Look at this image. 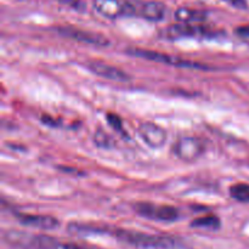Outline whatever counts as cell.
<instances>
[{
  "label": "cell",
  "mask_w": 249,
  "mask_h": 249,
  "mask_svg": "<svg viewBox=\"0 0 249 249\" xmlns=\"http://www.w3.org/2000/svg\"><path fill=\"white\" fill-rule=\"evenodd\" d=\"M175 18L181 23H192V22H203L207 18V12L190 7H180L175 11Z\"/></svg>",
  "instance_id": "12"
},
{
  "label": "cell",
  "mask_w": 249,
  "mask_h": 249,
  "mask_svg": "<svg viewBox=\"0 0 249 249\" xmlns=\"http://www.w3.org/2000/svg\"><path fill=\"white\" fill-rule=\"evenodd\" d=\"M72 232L84 233H100V235H108L117 240L125 242L128 245L135 246L139 248H153V249H170L177 246V241L169 236L150 235V233L139 232V231L124 230L119 228L111 226H97L90 224H77L73 223L70 225Z\"/></svg>",
  "instance_id": "1"
},
{
  "label": "cell",
  "mask_w": 249,
  "mask_h": 249,
  "mask_svg": "<svg viewBox=\"0 0 249 249\" xmlns=\"http://www.w3.org/2000/svg\"><path fill=\"white\" fill-rule=\"evenodd\" d=\"M134 211L143 218L158 221L172 223L179 219V211L172 206H156L150 202H138L134 204Z\"/></svg>",
  "instance_id": "4"
},
{
  "label": "cell",
  "mask_w": 249,
  "mask_h": 249,
  "mask_svg": "<svg viewBox=\"0 0 249 249\" xmlns=\"http://www.w3.org/2000/svg\"><path fill=\"white\" fill-rule=\"evenodd\" d=\"M94 7L100 15L107 18L130 16V0H94Z\"/></svg>",
  "instance_id": "5"
},
{
  "label": "cell",
  "mask_w": 249,
  "mask_h": 249,
  "mask_svg": "<svg viewBox=\"0 0 249 249\" xmlns=\"http://www.w3.org/2000/svg\"><path fill=\"white\" fill-rule=\"evenodd\" d=\"M230 195L233 199L242 203H249V184L238 182L230 187Z\"/></svg>",
  "instance_id": "14"
},
{
  "label": "cell",
  "mask_w": 249,
  "mask_h": 249,
  "mask_svg": "<svg viewBox=\"0 0 249 249\" xmlns=\"http://www.w3.org/2000/svg\"><path fill=\"white\" fill-rule=\"evenodd\" d=\"M95 145L102 148H109L114 145L113 139L109 135H107L104 130H97L94 135Z\"/></svg>",
  "instance_id": "15"
},
{
  "label": "cell",
  "mask_w": 249,
  "mask_h": 249,
  "mask_svg": "<svg viewBox=\"0 0 249 249\" xmlns=\"http://www.w3.org/2000/svg\"><path fill=\"white\" fill-rule=\"evenodd\" d=\"M60 4H63V5H68V6L71 7H78L79 6V2L80 0H57Z\"/></svg>",
  "instance_id": "21"
},
{
  "label": "cell",
  "mask_w": 249,
  "mask_h": 249,
  "mask_svg": "<svg viewBox=\"0 0 249 249\" xmlns=\"http://www.w3.org/2000/svg\"><path fill=\"white\" fill-rule=\"evenodd\" d=\"M106 119L107 122L109 123V125L114 129V130L119 131V133L124 134L123 130V122H122L121 117L118 114H114V113H107L106 114Z\"/></svg>",
  "instance_id": "16"
},
{
  "label": "cell",
  "mask_w": 249,
  "mask_h": 249,
  "mask_svg": "<svg viewBox=\"0 0 249 249\" xmlns=\"http://www.w3.org/2000/svg\"><path fill=\"white\" fill-rule=\"evenodd\" d=\"M224 1L228 2L229 5H231V6L236 7V9L245 10L248 7L247 0H224Z\"/></svg>",
  "instance_id": "17"
},
{
  "label": "cell",
  "mask_w": 249,
  "mask_h": 249,
  "mask_svg": "<svg viewBox=\"0 0 249 249\" xmlns=\"http://www.w3.org/2000/svg\"><path fill=\"white\" fill-rule=\"evenodd\" d=\"M167 39H179L185 36H215V32L211 31L208 27L203 26H194L191 23H178L172 24L163 32Z\"/></svg>",
  "instance_id": "6"
},
{
  "label": "cell",
  "mask_w": 249,
  "mask_h": 249,
  "mask_svg": "<svg viewBox=\"0 0 249 249\" xmlns=\"http://www.w3.org/2000/svg\"><path fill=\"white\" fill-rule=\"evenodd\" d=\"M56 249H92V248L84 247V246L77 245V243H60L58 242L57 248Z\"/></svg>",
  "instance_id": "18"
},
{
  "label": "cell",
  "mask_w": 249,
  "mask_h": 249,
  "mask_svg": "<svg viewBox=\"0 0 249 249\" xmlns=\"http://www.w3.org/2000/svg\"><path fill=\"white\" fill-rule=\"evenodd\" d=\"M41 122H43V123H45L46 125H51V126L60 125V124H58V122L56 121V119H53L51 116H48V114H45V116L41 117Z\"/></svg>",
  "instance_id": "19"
},
{
  "label": "cell",
  "mask_w": 249,
  "mask_h": 249,
  "mask_svg": "<svg viewBox=\"0 0 249 249\" xmlns=\"http://www.w3.org/2000/svg\"><path fill=\"white\" fill-rule=\"evenodd\" d=\"M88 68L99 77L114 80V82H128V80H130V75L124 72L123 70L108 65L106 62H102V61H90V62H88Z\"/></svg>",
  "instance_id": "10"
},
{
  "label": "cell",
  "mask_w": 249,
  "mask_h": 249,
  "mask_svg": "<svg viewBox=\"0 0 249 249\" xmlns=\"http://www.w3.org/2000/svg\"><path fill=\"white\" fill-rule=\"evenodd\" d=\"M15 216L22 225L31 228L41 229V230H53L60 225V221L50 215H36V214L16 213Z\"/></svg>",
  "instance_id": "11"
},
{
  "label": "cell",
  "mask_w": 249,
  "mask_h": 249,
  "mask_svg": "<svg viewBox=\"0 0 249 249\" xmlns=\"http://www.w3.org/2000/svg\"><path fill=\"white\" fill-rule=\"evenodd\" d=\"M173 152L182 162H196L206 152V143L197 136H182L173 145Z\"/></svg>",
  "instance_id": "3"
},
{
  "label": "cell",
  "mask_w": 249,
  "mask_h": 249,
  "mask_svg": "<svg viewBox=\"0 0 249 249\" xmlns=\"http://www.w3.org/2000/svg\"><path fill=\"white\" fill-rule=\"evenodd\" d=\"M131 15H138L147 21L158 22L164 18L165 5L160 1H139L130 0Z\"/></svg>",
  "instance_id": "7"
},
{
  "label": "cell",
  "mask_w": 249,
  "mask_h": 249,
  "mask_svg": "<svg viewBox=\"0 0 249 249\" xmlns=\"http://www.w3.org/2000/svg\"><path fill=\"white\" fill-rule=\"evenodd\" d=\"M138 133L145 143L153 148L162 147L167 141V131L162 126L151 122L141 123L138 128Z\"/></svg>",
  "instance_id": "9"
},
{
  "label": "cell",
  "mask_w": 249,
  "mask_h": 249,
  "mask_svg": "<svg viewBox=\"0 0 249 249\" xmlns=\"http://www.w3.org/2000/svg\"><path fill=\"white\" fill-rule=\"evenodd\" d=\"M192 228L198 229H209V230H219L221 226L220 219L216 215H207L197 218L192 220L191 223Z\"/></svg>",
  "instance_id": "13"
},
{
  "label": "cell",
  "mask_w": 249,
  "mask_h": 249,
  "mask_svg": "<svg viewBox=\"0 0 249 249\" xmlns=\"http://www.w3.org/2000/svg\"><path fill=\"white\" fill-rule=\"evenodd\" d=\"M236 33H237L240 36H242V38H249V24L240 26L237 29H236Z\"/></svg>",
  "instance_id": "20"
},
{
  "label": "cell",
  "mask_w": 249,
  "mask_h": 249,
  "mask_svg": "<svg viewBox=\"0 0 249 249\" xmlns=\"http://www.w3.org/2000/svg\"><path fill=\"white\" fill-rule=\"evenodd\" d=\"M126 53L131 56H135V57L146 58V60L156 61V62L167 63V65L175 66V67L192 68V70H204V71L212 70V68L208 67L207 65H202V63H197L190 60H184V58H180V57H175V56H170L168 55V53H158V51L134 48V49H129Z\"/></svg>",
  "instance_id": "2"
},
{
  "label": "cell",
  "mask_w": 249,
  "mask_h": 249,
  "mask_svg": "<svg viewBox=\"0 0 249 249\" xmlns=\"http://www.w3.org/2000/svg\"><path fill=\"white\" fill-rule=\"evenodd\" d=\"M61 36L66 38L73 39V40L80 41V43L90 44L95 46H107L109 45V40L105 36L94 32L84 31V29L74 28V27H61L57 29Z\"/></svg>",
  "instance_id": "8"
}]
</instances>
